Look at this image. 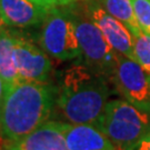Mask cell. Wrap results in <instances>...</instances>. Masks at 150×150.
Returning <instances> with one entry per match:
<instances>
[{"mask_svg": "<svg viewBox=\"0 0 150 150\" xmlns=\"http://www.w3.org/2000/svg\"><path fill=\"white\" fill-rule=\"evenodd\" d=\"M109 81L79 58L60 76L54 110L62 121L96 123L111 95Z\"/></svg>", "mask_w": 150, "mask_h": 150, "instance_id": "obj_1", "label": "cell"}, {"mask_svg": "<svg viewBox=\"0 0 150 150\" xmlns=\"http://www.w3.org/2000/svg\"><path fill=\"white\" fill-rule=\"evenodd\" d=\"M57 86L21 80L6 91L1 112V134L15 142L48 121L54 111Z\"/></svg>", "mask_w": 150, "mask_h": 150, "instance_id": "obj_2", "label": "cell"}, {"mask_svg": "<svg viewBox=\"0 0 150 150\" xmlns=\"http://www.w3.org/2000/svg\"><path fill=\"white\" fill-rule=\"evenodd\" d=\"M117 150H134L150 131V112L125 99L109 100L100 118L93 123Z\"/></svg>", "mask_w": 150, "mask_h": 150, "instance_id": "obj_3", "label": "cell"}, {"mask_svg": "<svg viewBox=\"0 0 150 150\" xmlns=\"http://www.w3.org/2000/svg\"><path fill=\"white\" fill-rule=\"evenodd\" d=\"M80 1V0H79ZM66 6L74 20L81 57L90 68L110 80L117 64L119 54L108 42L101 30L92 21L82 1Z\"/></svg>", "mask_w": 150, "mask_h": 150, "instance_id": "obj_4", "label": "cell"}, {"mask_svg": "<svg viewBox=\"0 0 150 150\" xmlns=\"http://www.w3.org/2000/svg\"><path fill=\"white\" fill-rule=\"evenodd\" d=\"M38 43L54 59L67 61L81 58L75 23L66 6L49 9L40 25Z\"/></svg>", "mask_w": 150, "mask_h": 150, "instance_id": "obj_5", "label": "cell"}, {"mask_svg": "<svg viewBox=\"0 0 150 150\" xmlns=\"http://www.w3.org/2000/svg\"><path fill=\"white\" fill-rule=\"evenodd\" d=\"M110 81L125 100L150 112V81L136 60L119 54Z\"/></svg>", "mask_w": 150, "mask_h": 150, "instance_id": "obj_6", "label": "cell"}, {"mask_svg": "<svg viewBox=\"0 0 150 150\" xmlns=\"http://www.w3.org/2000/svg\"><path fill=\"white\" fill-rule=\"evenodd\" d=\"M13 54L17 70L21 80L50 82L52 62L49 54L39 45L33 43L16 30Z\"/></svg>", "mask_w": 150, "mask_h": 150, "instance_id": "obj_7", "label": "cell"}, {"mask_svg": "<svg viewBox=\"0 0 150 150\" xmlns=\"http://www.w3.org/2000/svg\"><path fill=\"white\" fill-rule=\"evenodd\" d=\"M87 11L92 21L96 23L118 54L134 60V35L121 21L108 13L98 0H83Z\"/></svg>", "mask_w": 150, "mask_h": 150, "instance_id": "obj_8", "label": "cell"}, {"mask_svg": "<svg viewBox=\"0 0 150 150\" xmlns=\"http://www.w3.org/2000/svg\"><path fill=\"white\" fill-rule=\"evenodd\" d=\"M69 150H117L106 134L92 123H70L60 120Z\"/></svg>", "mask_w": 150, "mask_h": 150, "instance_id": "obj_9", "label": "cell"}, {"mask_svg": "<svg viewBox=\"0 0 150 150\" xmlns=\"http://www.w3.org/2000/svg\"><path fill=\"white\" fill-rule=\"evenodd\" d=\"M11 144L17 150H69L60 120H48L31 134Z\"/></svg>", "mask_w": 150, "mask_h": 150, "instance_id": "obj_10", "label": "cell"}, {"mask_svg": "<svg viewBox=\"0 0 150 150\" xmlns=\"http://www.w3.org/2000/svg\"><path fill=\"white\" fill-rule=\"evenodd\" d=\"M1 8L8 27L21 29L41 25L49 10L31 0H1Z\"/></svg>", "mask_w": 150, "mask_h": 150, "instance_id": "obj_11", "label": "cell"}, {"mask_svg": "<svg viewBox=\"0 0 150 150\" xmlns=\"http://www.w3.org/2000/svg\"><path fill=\"white\" fill-rule=\"evenodd\" d=\"M13 43L15 30L8 27L0 29V76L5 83L6 91L21 81L15 62Z\"/></svg>", "mask_w": 150, "mask_h": 150, "instance_id": "obj_12", "label": "cell"}, {"mask_svg": "<svg viewBox=\"0 0 150 150\" xmlns=\"http://www.w3.org/2000/svg\"><path fill=\"white\" fill-rule=\"evenodd\" d=\"M98 2L108 13L122 22L134 36L141 32L131 0H98Z\"/></svg>", "mask_w": 150, "mask_h": 150, "instance_id": "obj_13", "label": "cell"}, {"mask_svg": "<svg viewBox=\"0 0 150 150\" xmlns=\"http://www.w3.org/2000/svg\"><path fill=\"white\" fill-rule=\"evenodd\" d=\"M134 38V60L145 70L150 81V36L141 31Z\"/></svg>", "mask_w": 150, "mask_h": 150, "instance_id": "obj_14", "label": "cell"}, {"mask_svg": "<svg viewBox=\"0 0 150 150\" xmlns=\"http://www.w3.org/2000/svg\"><path fill=\"white\" fill-rule=\"evenodd\" d=\"M141 31L150 36V0H131Z\"/></svg>", "mask_w": 150, "mask_h": 150, "instance_id": "obj_15", "label": "cell"}, {"mask_svg": "<svg viewBox=\"0 0 150 150\" xmlns=\"http://www.w3.org/2000/svg\"><path fill=\"white\" fill-rule=\"evenodd\" d=\"M6 97V87L4 83V80L0 76V134H1V112H2V106H4V101H5Z\"/></svg>", "mask_w": 150, "mask_h": 150, "instance_id": "obj_16", "label": "cell"}, {"mask_svg": "<svg viewBox=\"0 0 150 150\" xmlns=\"http://www.w3.org/2000/svg\"><path fill=\"white\" fill-rule=\"evenodd\" d=\"M134 150H150V131L144 139L137 145Z\"/></svg>", "mask_w": 150, "mask_h": 150, "instance_id": "obj_17", "label": "cell"}, {"mask_svg": "<svg viewBox=\"0 0 150 150\" xmlns=\"http://www.w3.org/2000/svg\"><path fill=\"white\" fill-rule=\"evenodd\" d=\"M31 1L37 4V5L41 6L43 8H46V9H51L56 6H58L54 0H31Z\"/></svg>", "mask_w": 150, "mask_h": 150, "instance_id": "obj_18", "label": "cell"}, {"mask_svg": "<svg viewBox=\"0 0 150 150\" xmlns=\"http://www.w3.org/2000/svg\"><path fill=\"white\" fill-rule=\"evenodd\" d=\"M8 27V25L6 23L5 18H4V13H2V8H1V0H0V29Z\"/></svg>", "mask_w": 150, "mask_h": 150, "instance_id": "obj_19", "label": "cell"}, {"mask_svg": "<svg viewBox=\"0 0 150 150\" xmlns=\"http://www.w3.org/2000/svg\"><path fill=\"white\" fill-rule=\"evenodd\" d=\"M54 1L57 2L58 6H68V5L74 4V2H77V1H79V0H54Z\"/></svg>", "mask_w": 150, "mask_h": 150, "instance_id": "obj_20", "label": "cell"}, {"mask_svg": "<svg viewBox=\"0 0 150 150\" xmlns=\"http://www.w3.org/2000/svg\"><path fill=\"white\" fill-rule=\"evenodd\" d=\"M5 150H17L16 148H15V147H13V146H12V144H11L10 142V145L9 146H7V147H6V149Z\"/></svg>", "mask_w": 150, "mask_h": 150, "instance_id": "obj_21", "label": "cell"}]
</instances>
